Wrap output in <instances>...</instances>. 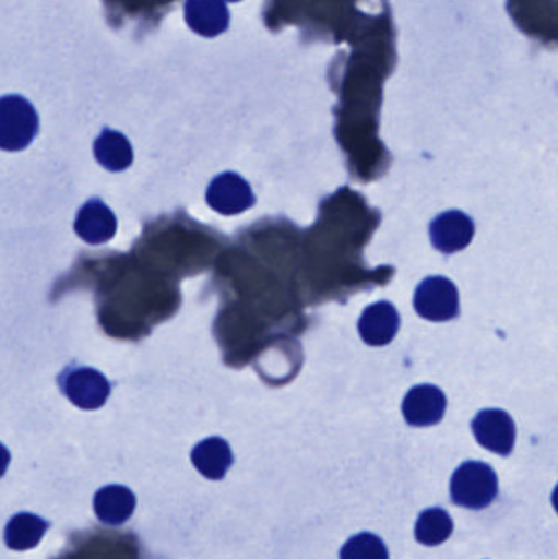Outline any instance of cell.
Instances as JSON below:
<instances>
[{"instance_id":"obj_2","label":"cell","mask_w":558,"mask_h":559,"mask_svg":"<svg viewBox=\"0 0 558 559\" xmlns=\"http://www.w3.org/2000/svg\"><path fill=\"white\" fill-rule=\"evenodd\" d=\"M35 107L20 95L0 97V150L22 151L38 133Z\"/></svg>"},{"instance_id":"obj_9","label":"cell","mask_w":558,"mask_h":559,"mask_svg":"<svg viewBox=\"0 0 558 559\" xmlns=\"http://www.w3.org/2000/svg\"><path fill=\"white\" fill-rule=\"evenodd\" d=\"M74 229L75 235L87 245H105L117 233V218L104 202L92 199L79 210Z\"/></svg>"},{"instance_id":"obj_16","label":"cell","mask_w":558,"mask_h":559,"mask_svg":"<svg viewBox=\"0 0 558 559\" xmlns=\"http://www.w3.org/2000/svg\"><path fill=\"white\" fill-rule=\"evenodd\" d=\"M45 531V522L39 521L35 515H19V518L12 519L7 527V544L16 550L35 547Z\"/></svg>"},{"instance_id":"obj_15","label":"cell","mask_w":558,"mask_h":559,"mask_svg":"<svg viewBox=\"0 0 558 559\" xmlns=\"http://www.w3.org/2000/svg\"><path fill=\"white\" fill-rule=\"evenodd\" d=\"M118 506L133 511L134 498L128 489L110 486V488L102 489L95 499L97 515L107 524H123L124 519L121 518L120 511L117 509Z\"/></svg>"},{"instance_id":"obj_4","label":"cell","mask_w":558,"mask_h":559,"mask_svg":"<svg viewBox=\"0 0 558 559\" xmlns=\"http://www.w3.org/2000/svg\"><path fill=\"white\" fill-rule=\"evenodd\" d=\"M206 203L219 215H239L256 205L251 186L236 173H223L206 190Z\"/></svg>"},{"instance_id":"obj_19","label":"cell","mask_w":558,"mask_h":559,"mask_svg":"<svg viewBox=\"0 0 558 559\" xmlns=\"http://www.w3.org/2000/svg\"><path fill=\"white\" fill-rule=\"evenodd\" d=\"M228 2H239V0H228Z\"/></svg>"},{"instance_id":"obj_3","label":"cell","mask_w":558,"mask_h":559,"mask_svg":"<svg viewBox=\"0 0 558 559\" xmlns=\"http://www.w3.org/2000/svg\"><path fill=\"white\" fill-rule=\"evenodd\" d=\"M413 302L416 312L429 321L446 322L459 316L458 286L446 277L423 280Z\"/></svg>"},{"instance_id":"obj_6","label":"cell","mask_w":558,"mask_h":559,"mask_svg":"<svg viewBox=\"0 0 558 559\" xmlns=\"http://www.w3.org/2000/svg\"><path fill=\"white\" fill-rule=\"evenodd\" d=\"M475 439L485 449L508 456L517 442V426L507 411L484 409L472 420Z\"/></svg>"},{"instance_id":"obj_8","label":"cell","mask_w":558,"mask_h":559,"mask_svg":"<svg viewBox=\"0 0 558 559\" xmlns=\"http://www.w3.org/2000/svg\"><path fill=\"white\" fill-rule=\"evenodd\" d=\"M448 400L435 384H419L409 390L403 401V416L413 427H429L441 423Z\"/></svg>"},{"instance_id":"obj_13","label":"cell","mask_w":558,"mask_h":559,"mask_svg":"<svg viewBox=\"0 0 558 559\" xmlns=\"http://www.w3.org/2000/svg\"><path fill=\"white\" fill-rule=\"evenodd\" d=\"M94 154L97 163L110 173H121L133 164V147L124 134L105 128L95 140Z\"/></svg>"},{"instance_id":"obj_7","label":"cell","mask_w":558,"mask_h":559,"mask_svg":"<svg viewBox=\"0 0 558 559\" xmlns=\"http://www.w3.org/2000/svg\"><path fill=\"white\" fill-rule=\"evenodd\" d=\"M432 246L442 254H454L471 245L475 235L474 219L459 210L442 213L429 226Z\"/></svg>"},{"instance_id":"obj_10","label":"cell","mask_w":558,"mask_h":559,"mask_svg":"<svg viewBox=\"0 0 558 559\" xmlns=\"http://www.w3.org/2000/svg\"><path fill=\"white\" fill-rule=\"evenodd\" d=\"M400 314L390 301L373 302L364 309L359 319V334L366 344L382 347L395 338Z\"/></svg>"},{"instance_id":"obj_11","label":"cell","mask_w":558,"mask_h":559,"mask_svg":"<svg viewBox=\"0 0 558 559\" xmlns=\"http://www.w3.org/2000/svg\"><path fill=\"white\" fill-rule=\"evenodd\" d=\"M187 25L205 38H215L228 29L229 10L225 0H186Z\"/></svg>"},{"instance_id":"obj_17","label":"cell","mask_w":558,"mask_h":559,"mask_svg":"<svg viewBox=\"0 0 558 559\" xmlns=\"http://www.w3.org/2000/svg\"><path fill=\"white\" fill-rule=\"evenodd\" d=\"M341 559H389L382 538L373 534L354 535L341 548Z\"/></svg>"},{"instance_id":"obj_1","label":"cell","mask_w":558,"mask_h":559,"mask_svg":"<svg viewBox=\"0 0 558 559\" xmlns=\"http://www.w3.org/2000/svg\"><path fill=\"white\" fill-rule=\"evenodd\" d=\"M498 476L487 463L465 462L451 478V498L461 508L485 509L497 499Z\"/></svg>"},{"instance_id":"obj_18","label":"cell","mask_w":558,"mask_h":559,"mask_svg":"<svg viewBox=\"0 0 558 559\" xmlns=\"http://www.w3.org/2000/svg\"><path fill=\"white\" fill-rule=\"evenodd\" d=\"M10 462V455L9 450L5 449V447L0 443V476L5 473L7 465H9Z\"/></svg>"},{"instance_id":"obj_14","label":"cell","mask_w":558,"mask_h":559,"mask_svg":"<svg viewBox=\"0 0 558 559\" xmlns=\"http://www.w3.org/2000/svg\"><path fill=\"white\" fill-rule=\"evenodd\" d=\"M454 532V521L441 508L426 509L416 522V540L426 547L444 544Z\"/></svg>"},{"instance_id":"obj_12","label":"cell","mask_w":558,"mask_h":559,"mask_svg":"<svg viewBox=\"0 0 558 559\" xmlns=\"http://www.w3.org/2000/svg\"><path fill=\"white\" fill-rule=\"evenodd\" d=\"M195 468L209 479H222L233 465V453L226 440L210 437L193 449Z\"/></svg>"},{"instance_id":"obj_5","label":"cell","mask_w":558,"mask_h":559,"mask_svg":"<svg viewBox=\"0 0 558 559\" xmlns=\"http://www.w3.org/2000/svg\"><path fill=\"white\" fill-rule=\"evenodd\" d=\"M61 390L81 409H98L110 396V383L94 368H75L61 378Z\"/></svg>"}]
</instances>
